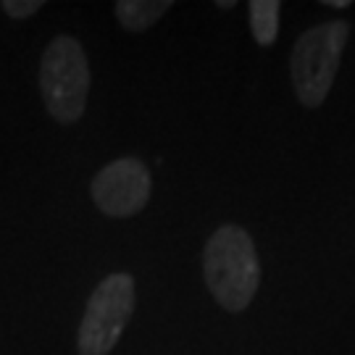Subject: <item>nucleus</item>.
Returning <instances> with one entry per match:
<instances>
[{
    "instance_id": "f257e3e1",
    "label": "nucleus",
    "mask_w": 355,
    "mask_h": 355,
    "mask_svg": "<svg viewBox=\"0 0 355 355\" xmlns=\"http://www.w3.org/2000/svg\"><path fill=\"white\" fill-rule=\"evenodd\" d=\"M205 287L229 313H242L261 284V263L253 237L237 224H224L203 250Z\"/></svg>"
},
{
    "instance_id": "f03ea898",
    "label": "nucleus",
    "mask_w": 355,
    "mask_h": 355,
    "mask_svg": "<svg viewBox=\"0 0 355 355\" xmlns=\"http://www.w3.org/2000/svg\"><path fill=\"white\" fill-rule=\"evenodd\" d=\"M347 37H350V24L345 19H334L305 29L295 40L290 53V74L295 95L305 108H318L327 101L343 61Z\"/></svg>"
},
{
    "instance_id": "7ed1b4c3",
    "label": "nucleus",
    "mask_w": 355,
    "mask_h": 355,
    "mask_svg": "<svg viewBox=\"0 0 355 355\" xmlns=\"http://www.w3.org/2000/svg\"><path fill=\"white\" fill-rule=\"evenodd\" d=\"M89 79L87 53L79 40L69 35L51 40L40 61V92L58 124H76L85 116Z\"/></svg>"
},
{
    "instance_id": "20e7f679",
    "label": "nucleus",
    "mask_w": 355,
    "mask_h": 355,
    "mask_svg": "<svg viewBox=\"0 0 355 355\" xmlns=\"http://www.w3.org/2000/svg\"><path fill=\"white\" fill-rule=\"evenodd\" d=\"M135 313V279L132 274H111L89 295L76 334L79 355H108L121 340L124 327Z\"/></svg>"
},
{
    "instance_id": "39448f33",
    "label": "nucleus",
    "mask_w": 355,
    "mask_h": 355,
    "mask_svg": "<svg viewBox=\"0 0 355 355\" xmlns=\"http://www.w3.org/2000/svg\"><path fill=\"white\" fill-rule=\"evenodd\" d=\"M153 177L140 158H116L95 174L89 192L98 211L111 218L140 214L150 200Z\"/></svg>"
},
{
    "instance_id": "423d86ee",
    "label": "nucleus",
    "mask_w": 355,
    "mask_h": 355,
    "mask_svg": "<svg viewBox=\"0 0 355 355\" xmlns=\"http://www.w3.org/2000/svg\"><path fill=\"white\" fill-rule=\"evenodd\" d=\"M171 6V0H119L114 13L116 21L127 32H145L153 24H158Z\"/></svg>"
},
{
    "instance_id": "0eeeda50",
    "label": "nucleus",
    "mask_w": 355,
    "mask_h": 355,
    "mask_svg": "<svg viewBox=\"0 0 355 355\" xmlns=\"http://www.w3.org/2000/svg\"><path fill=\"white\" fill-rule=\"evenodd\" d=\"M248 8H250V29H253L255 42L268 48L279 35L282 3L279 0H253Z\"/></svg>"
},
{
    "instance_id": "6e6552de",
    "label": "nucleus",
    "mask_w": 355,
    "mask_h": 355,
    "mask_svg": "<svg viewBox=\"0 0 355 355\" xmlns=\"http://www.w3.org/2000/svg\"><path fill=\"white\" fill-rule=\"evenodd\" d=\"M45 3L42 0H6L3 3V11L8 13L11 19H29L42 8Z\"/></svg>"
},
{
    "instance_id": "1a4fd4ad",
    "label": "nucleus",
    "mask_w": 355,
    "mask_h": 355,
    "mask_svg": "<svg viewBox=\"0 0 355 355\" xmlns=\"http://www.w3.org/2000/svg\"><path fill=\"white\" fill-rule=\"evenodd\" d=\"M327 6H329V8H347L350 3H347V0H327Z\"/></svg>"
},
{
    "instance_id": "9d476101",
    "label": "nucleus",
    "mask_w": 355,
    "mask_h": 355,
    "mask_svg": "<svg viewBox=\"0 0 355 355\" xmlns=\"http://www.w3.org/2000/svg\"><path fill=\"white\" fill-rule=\"evenodd\" d=\"M216 6H218V8H234V3H232V0H224V3H221V0H218V3H216Z\"/></svg>"
}]
</instances>
